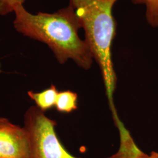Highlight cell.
I'll use <instances>...</instances> for the list:
<instances>
[{
	"instance_id": "52a82bcc",
	"label": "cell",
	"mask_w": 158,
	"mask_h": 158,
	"mask_svg": "<svg viewBox=\"0 0 158 158\" xmlns=\"http://www.w3.org/2000/svg\"><path fill=\"white\" fill-rule=\"evenodd\" d=\"M55 107L61 113H71L77 108V94L70 90L59 92Z\"/></svg>"
},
{
	"instance_id": "277c9868",
	"label": "cell",
	"mask_w": 158,
	"mask_h": 158,
	"mask_svg": "<svg viewBox=\"0 0 158 158\" xmlns=\"http://www.w3.org/2000/svg\"><path fill=\"white\" fill-rule=\"evenodd\" d=\"M28 134L24 127L0 118V158H29Z\"/></svg>"
},
{
	"instance_id": "7a4b0ae2",
	"label": "cell",
	"mask_w": 158,
	"mask_h": 158,
	"mask_svg": "<svg viewBox=\"0 0 158 158\" xmlns=\"http://www.w3.org/2000/svg\"><path fill=\"white\" fill-rule=\"evenodd\" d=\"M118 0H69L74 8L85 40L93 59L100 68L106 95L114 117L117 114L114 104L117 76L111 58V46L115 34L113 6Z\"/></svg>"
},
{
	"instance_id": "5b68a950",
	"label": "cell",
	"mask_w": 158,
	"mask_h": 158,
	"mask_svg": "<svg viewBox=\"0 0 158 158\" xmlns=\"http://www.w3.org/2000/svg\"><path fill=\"white\" fill-rule=\"evenodd\" d=\"M121 147L118 151L110 158H147L149 155L136 147L127 130L120 132Z\"/></svg>"
},
{
	"instance_id": "3957f363",
	"label": "cell",
	"mask_w": 158,
	"mask_h": 158,
	"mask_svg": "<svg viewBox=\"0 0 158 158\" xmlns=\"http://www.w3.org/2000/svg\"><path fill=\"white\" fill-rule=\"evenodd\" d=\"M56 125V122L38 107L29 108L24 115V128L29 139V158H80L63 146L55 131Z\"/></svg>"
},
{
	"instance_id": "9c48e42d",
	"label": "cell",
	"mask_w": 158,
	"mask_h": 158,
	"mask_svg": "<svg viewBox=\"0 0 158 158\" xmlns=\"http://www.w3.org/2000/svg\"><path fill=\"white\" fill-rule=\"evenodd\" d=\"M25 0H0V15L4 16L14 12L17 6L23 4Z\"/></svg>"
},
{
	"instance_id": "ba28073f",
	"label": "cell",
	"mask_w": 158,
	"mask_h": 158,
	"mask_svg": "<svg viewBox=\"0 0 158 158\" xmlns=\"http://www.w3.org/2000/svg\"><path fill=\"white\" fill-rule=\"evenodd\" d=\"M136 4H144L146 7L147 23L153 28L158 27V0H133Z\"/></svg>"
},
{
	"instance_id": "6da1fadb",
	"label": "cell",
	"mask_w": 158,
	"mask_h": 158,
	"mask_svg": "<svg viewBox=\"0 0 158 158\" xmlns=\"http://www.w3.org/2000/svg\"><path fill=\"white\" fill-rule=\"evenodd\" d=\"M14 12L17 32L47 45L59 63L71 59L85 70L91 68L94 59L87 42L79 36L81 25L71 5L53 13L33 14L21 4Z\"/></svg>"
},
{
	"instance_id": "8992f818",
	"label": "cell",
	"mask_w": 158,
	"mask_h": 158,
	"mask_svg": "<svg viewBox=\"0 0 158 158\" xmlns=\"http://www.w3.org/2000/svg\"><path fill=\"white\" fill-rule=\"evenodd\" d=\"M59 92L54 85L40 93H35L32 91H29L28 95L35 102L37 107L40 110L45 112L53 106H55L57 96Z\"/></svg>"
},
{
	"instance_id": "30bf717a",
	"label": "cell",
	"mask_w": 158,
	"mask_h": 158,
	"mask_svg": "<svg viewBox=\"0 0 158 158\" xmlns=\"http://www.w3.org/2000/svg\"><path fill=\"white\" fill-rule=\"evenodd\" d=\"M147 158H158V153L152 152L150 155Z\"/></svg>"
}]
</instances>
